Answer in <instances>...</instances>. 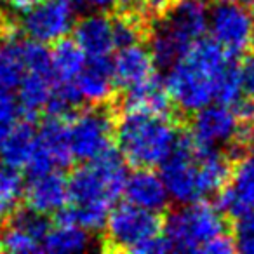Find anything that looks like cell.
I'll return each instance as SVG.
<instances>
[{"label":"cell","instance_id":"6da1fadb","mask_svg":"<svg viewBox=\"0 0 254 254\" xmlns=\"http://www.w3.org/2000/svg\"><path fill=\"white\" fill-rule=\"evenodd\" d=\"M127 173L120 152L110 150L103 157L80 166L68 180L70 200L60 211V221H71L94 232L105 226L117 198L124 193Z\"/></svg>","mask_w":254,"mask_h":254},{"label":"cell","instance_id":"7a4b0ae2","mask_svg":"<svg viewBox=\"0 0 254 254\" xmlns=\"http://www.w3.org/2000/svg\"><path fill=\"white\" fill-rule=\"evenodd\" d=\"M162 178L173 200L180 204L204 200L218 193L232 176L230 160L216 146H205L190 136H180L173 153L162 164Z\"/></svg>","mask_w":254,"mask_h":254},{"label":"cell","instance_id":"3957f363","mask_svg":"<svg viewBox=\"0 0 254 254\" xmlns=\"http://www.w3.org/2000/svg\"><path fill=\"white\" fill-rule=\"evenodd\" d=\"M232 58L214 40L200 39L193 44V47L169 68L166 85L173 103L187 113H195L216 103L219 80Z\"/></svg>","mask_w":254,"mask_h":254},{"label":"cell","instance_id":"277c9868","mask_svg":"<svg viewBox=\"0 0 254 254\" xmlns=\"http://www.w3.org/2000/svg\"><path fill=\"white\" fill-rule=\"evenodd\" d=\"M178 139V127L167 113L124 112L115 131L120 155L136 169L162 166Z\"/></svg>","mask_w":254,"mask_h":254},{"label":"cell","instance_id":"5b68a950","mask_svg":"<svg viewBox=\"0 0 254 254\" xmlns=\"http://www.w3.org/2000/svg\"><path fill=\"white\" fill-rule=\"evenodd\" d=\"M205 0H173L155 23L150 40V51L155 64L171 68L188 53L209 30Z\"/></svg>","mask_w":254,"mask_h":254},{"label":"cell","instance_id":"8992f818","mask_svg":"<svg viewBox=\"0 0 254 254\" xmlns=\"http://www.w3.org/2000/svg\"><path fill=\"white\" fill-rule=\"evenodd\" d=\"M106 246L110 251H126L138 254L167 253L169 240L162 235V219L159 212L126 202L113 207L105 223Z\"/></svg>","mask_w":254,"mask_h":254},{"label":"cell","instance_id":"52a82bcc","mask_svg":"<svg viewBox=\"0 0 254 254\" xmlns=\"http://www.w3.org/2000/svg\"><path fill=\"white\" fill-rule=\"evenodd\" d=\"M221 233H226V223L218 205L204 200L183 204L166 219L164 235L171 249L181 253H204L205 246Z\"/></svg>","mask_w":254,"mask_h":254},{"label":"cell","instance_id":"ba28073f","mask_svg":"<svg viewBox=\"0 0 254 254\" xmlns=\"http://www.w3.org/2000/svg\"><path fill=\"white\" fill-rule=\"evenodd\" d=\"M117 124L106 108H89L70 119V150L71 157L80 162H89L113 150Z\"/></svg>","mask_w":254,"mask_h":254},{"label":"cell","instance_id":"9c48e42d","mask_svg":"<svg viewBox=\"0 0 254 254\" xmlns=\"http://www.w3.org/2000/svg\"><path fill=\"white\" fill-rule=\"evenodd\" d=\"M209 32L225 53L240 56L254 42V18L244 4L223 0L209 14Z\"/></svg>","mask_w":254,"mask_h":254},{"label":"cell","instance_id":"30bf717a","mask_svg":"<svg viewBox=\"0 0 254 254\" xmlns=\"http://www.w3.org/2000/svg\"><path fill=\"white\" fill-rule=\"evenodd\" d=\"M77 7L73 0H46L42 4H35L23 16V32L37 42H58L75 26Z\"/></svg>","mask_w":254,"mask_h":254},{"label":"cell","instance_id":"8fae6325","mask_svg":"<svg viewBox=\"0 0 254 254\" xmlns=\"http://www.w3.org/2000/svg\"><path fill=\"white\" fill-rule=\"evenodd\" d=\"M70 117L47 115L37 131V148L30 160V174L61 169L73 160L70 150Z\"/></svg>","mask_w":254,"mask_h":254},{"label":"cell","instance_id":"7c38bea8","mask_svg":"<svg viewBox=\"0 0 254 254\" xmlns=\"http://www.w3.org/2000/svg\"><path fill=\"white\" fill-rule=\"evenodd\" d=\"M239 117L228 105L211 103L197 110L191 120V138L205 146L235 143L240 139Z\"/></svg>","mask_w":254,"mask_h":254},{"label":"cell","instance_id":"4fadbf2b","mask_svg":"<svg viewBox=\"0 0 254 254\" xmlns=\"http://www.w3.org/2000/svg\"><path fill=\"white\" fill-rule=\"evenodd\" d=\"M216 205L230 218H240L254 211V155L237 162L228 183L218 191Z\"/></svg>","mask_w":254,"mask_h":254},{"label":"cell","instance_id":"5bb4252c","mask_svg":"<svg viewBox=\"0 0 254 254\" xmlns=\"http://www.w3.org/2000/svg\"><path fill=\"white\" fill-rule=\"evenodd\" d=\"M25 198L28 207L44 214H54L63 211L70 200L68 181L60 169L46 173L30 174V181L25 187Z\"/></svg>","mask_w":254,"mask_h":254},{"label":"cell","instance_id":"9a60e30c","mask_svg":"<svg viewBox=\"0 0 254 254\" xmlns=\"http://www.w3.org/2000/svg\"><path fill=\"white\" fill-rule=\"evenodd\" d=\"M75 42L85 53L87 60L110 58L117 47L113 18L105 14L85 16L73 30Z\"/></svg>","mask_w":254,"mask_h":254},{"label":"cell","instance_id":"2e32d148","mask_svg":"<svg viewBox=\"0 0 254 254\" xmlns=\"http://www.w3.org/2000/svg\"><path fill=\"white\" fill-rule=\"evenodd\" d=\"M124 195L127 202L153 212L164 211L171 198L162 174L153 173L152 169H138L129 174L124 187Z\"/></svg>","mask_w":254,"mask_h":254},{"label":"cell","instance_id":"e0dca14e","mask_svg":"<svg viewBox=\"0 0 254 254\" xmlns=\"http://www.w3.org/2000/svg\"><path fill=\"white\" fill-rule=\"evenodd\" d=\"M153 64H155V60L152 56V51H148L139 42L120 47L113 60L115 84L124 89H129L146 80L153 75Z\"/></svg>","mask_w":254,"mask_h":254},{"label":"cell","instance_id":"ac0fdd59","mask_svg":"<svg viewBox=\"0 0 254 254\" xmlns=\"http://www.w3.org/2000/svg\"><path fill=\"white\" fill-rule=\"evenodd\" d=\"M75 84H77L82 99H85L87 103H94V105L105 103L112 96L113 87H115L112 58L87 60Z\"/></svg>","mask_w":254,"mask_h":254},{"label":"cell","instance_id":"d6986e66","mask_svg":"<svg viewBox=\"0 0 254 254\" xmlns=\"http://www.w3.org/2000/svg\"><path fill=\"white\" fill-rule=\"evenodd\" d=\"M122 98L124 112H146V113H167L171 108V94L166 82L152 75L146 80L126 89Z\"/></svg>","mask_w":254,"mask_h":254},{"label":"cell","instance_id":"ffe728a7","mask_svg":"<svg viewBox=\"0 0 254 254\" xmlns=\"http://www.w3.org/2000/svg\"><path fill=\"white\" fill-rule=\"evenodd\" d=\"M54 87L56 80L53 71H26L16 94L23 119L32 122L42 110H46Z\"/></svg>","mask_w":254,"mask_h":254},{"label":"cell","instance_id":"44dd1931","mask_svg":"<svg viewBox=\"0 0 254 254\" xmlns=\"http://www.w3.org/2000/svg\"><path fill=\"white\" fill-rule=\"evenodd\" d=\"M85 63H87V56L75 42V39L68 40L64 37L54 42V47L51 51V68L58 84L75 82L80 71L84 70Z\"/></svg>","mask_w":254,"mask_h":254},{"label":"cell","instance_id":"7402d4cb","mask_svg":"<svg viewBox=\"0 0 254 254\" xmlns=\"http://www.w3.org/2000/svg\"><path fill=\"white\" fill-rule=\"evenodd\" d=\"M35 148L37 131L32 127L30 120H23L11 129L4 145H2V150H0V157L9 166L21 169V167H28L30 160L35 153Z\"/></svg>","mask_w":254,"mask_h":254},{"label":"cell","instance_id":"603a6c76","mask_svg":"<svg viewBox=\"0 0 254 254\" xmlns=\"http://www.w3.org/2000/svg\"><path fill=\"white\" fill-rule=\"evenodd\" d=\"M91 246L89 230L71 221H60L58 226L47 232L42 242V251L53 254L84 253Z\"/></svg>","mask_w":254,"mask_h":254},{"label":"cell","instance_id":"cb8c5ba5","mask_svg":"<svg viewBox=\"0 0 254 254\" xmlns=\"http://www.w3.org/2000/svg\"><path fill=\"white\" fill-rule=\"evenodd\" d=\"M23 195H25V185H23L19 169L2 160L0 162V223H4L14 214Z\"/></svg>","mask_w":254,"mask_h":254},{"label":"cell","instance_id":"d4e9b609","mask_svg":"<svg viewBox=\"0 0 254 254\" xmlns=\"http://www.w3.org/2000/svg\"><path fill=\"white\" fill-rule=\"evenodd\" d=\"M25 73L26 66L21 54V40L11 37L0 47V85L16 91Z\"/></svg>","mask_w":254,"mask_h":254},{"label":"cell","instance_id":"484cf974","mask_svg":"<svg viewBox=\"0 0 254 254\" xmlns=\"http://www.w3.org/2000/svg\"><path fill=\"white\" fill-rule=\"evenodd\" d=\"M0 251L12 254H30L42 251V240L16 223H9L7 228L0 232Z\"/></svg>","mask_w":254,"mask_h":254},{"label":"cell","instance_id":"4316f807","mask_svg":"<svg viewBox=\"0 0 254 254\" xmlns=\"http://www.w3.org/2000/svg\"><path fill=\"white\" fill-rule=\"evenodd\" d=\"M113 26H115V39L119 49L136 44L143 32V25L139 18L136 14H129V12L113 18Z\"/></svg>","mask_w":254,"mask_h":254},{"label":"cell","instance_id":"83f0119b","mask_svg":"<svg viewBox=\"0 0 254 254\" xmlns=\"http://www.w3.org/2000/svg\"><path fill=\"white\" fill-rule=\"evenodd\" d=\"M19 113L21 110H19L18 96L14 94V89L0 85V132L9 134L18 122Z\"/></svg>","mask_w":254,"mask_h":254},{"label":"cell","instance_id":"f1b7e54d","mask_svg":"<svg viewBox=\"0 0 254 254\" xmlns=\"http://www.w3.org/2000/svg\"><path fill=\"white\" fill-rule=\"evenodd\" d=\"M235 226V246L237 251L254 254V211L237 218Z\"/></svg>","mask_w":254,"mask_h":254},{"label":"cell","instance_id":"f546056e","mask_svg":"<svg viewBox=\"0 0 254 254\" xmlns=\"http://www.w3.org/2000/svg\"><path fill=\"white\" fill-rule=\"evenodd\" d=\"M240 77H242V91L246 92V96L254 98V53H251L240 64Z\"/></svg>","mask_w":254,"mask_h":254},{"label":"cell","instance_id":"4dcf8cb0","mask_svg":"<svg viewBox=\"0 0 254 254\" xmlns=\"http://www.w3.org/2000/svg\"><path fill=\"white\" fill-rule=\"evenodd\" d=\"M237 251V246H235V239L228 235V233H221L219 237H216L214 240L205 246L204 253H209V254H230Z\"/></svg>","mask_w":254,"mask_h":254},{"label":"cell","instance_id":"1f68e13d","mask_svg":"<svg viewBox=\"0 0 254 254\" xmlns=\"http://www.w3.org/2000/svg\"><path fill=\"white\" fill-rule=\"evenodd\" d=\"M233 112L239 117L240 124L254 127V98L246 96L244 99H239V101L233 105Z\"/></svg>","mask_w":254,"mask_h":254},{"label":"cell","instance_id":"d6a6232c","mask_svg":"<svg viewBox=\"0 0 254 254\" xmlns=\"http://www.w3.org/2000/svg\"><path fill=\"white\" fill-rule=\"evenodd\" d=\"M115 4V0H77L78 7H89L94 11H103Z\"/></svg>","mask_w":254,"mask_h":254},{"label":"cell","instance_id":"836d02e7","mask_svg":"<svg viewBox=\"0 0 254 254\" xmlns=\"http://www.w3.org/2000/svg\"><path fill=\"white\" fill-rule=\"evenodd\" d=\"M4 4L7 7H11L12 11L26 12L28 9H32L37 4V0H4Z\"/></svg>","mask_w":254,"mask_h":254},{"label":"cell","instance_id":"e575fe53","mask_svg":"<svg viewBox=\"0 0 254 254\" xmlns=\"http://www.w3.org/2000/svg\"><path fill=\"white\" fill-rule=\"evenodd\" d=\"M246 146L249 148L251 155H254V129L246 134Z\"/></svg>","mask_w":254,"mask_h":254},{"label":"cell","instance_id":"d590c367","mask_svg":"<svg viewBox=\"0 0 254 254\" xmlns=\"http://www.w3.org/2000/svg\"><path fill=\"white\" fill-rule=\"evenodd\" d=\"M126 7H134V5H141V4H145L146 0H120Z\"/></svg>","mask_w":254,"mask_h":254},{"label":"cell","instance_id":"8d00e7d4","mask_svg":"<svg viewBox=\"0 0 254 254\" xmlns=\"http://www.w3.org/2000/svg\"><path fill=\"white\" fill-rule=\"evenodd\" d=\"M239 2L246 5V7H253V5H254V0H239Z\"/></svg>","mask_w":254,"mask_h":254},{"label":"cell","instance_id":"74e56055","mask_svg":"<svg viewBox=\"0 0 254 254\" xmlns=\"http://www.w3.org/2000/svg\"><path fill=\"white\" fill-rule=\"evenodd\" d=\"M9 134H5V132H0V150H2V145H4L5 138H7Z\"/></svg>","mask_w":254,"mask_h":254},{"label":"cell","instance_id":"f35d334b","mask_svg":"<svg viewBox=\"0 0 254 254\" xmlns=\"http://www.w3.org/2000/svg\"><path fill=\"white\" fill-rule=\"evenodd\" d=\"M216 2H223V0H216Z\"/></svg>","mask_w":254,"mask_h":254}]
</instances>
